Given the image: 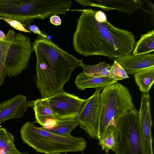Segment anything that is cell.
I'll return each instance as SVG.
<instances>
[{"instance_id": "cell-19", "label": "cell", "mask_w": 154, "mask_h": 154, "mask_svg": "<svg viewBox=\"0 0 154 154\" xmlns=\"http://www.w3.org/2000/svg\"><path fill=\"white\" fill-rule=\"evenodd\" d=\"M111 66L104 61L92 65L85 64L82 60L81 62V66L83 69V72L87 75L95 77H110L109 72Z\"/></svg>"}, {"instance_id": "cell-17", "label": "cell", "mask_w": 154, "mask_h": 154, "mask_svg": "<svg viewBox=\"0 0 154 154\" xmlns=\"http://www.w3.org/2000/svg\"><path fill=\"white\" fill-rule=\"evenodd\" d=\"M134 75L140 91L142 93H149L154 82V67L139 72Z\"/></svg>"}, {"instance_id": "cell-10", "label": "cell", "mask_w": 154, "mask_h": 154, "mask_svg": "<svg viewBox=\"0 0 154 154\" xmlns=\"http://www.w3.org/2000/svg\"><path fill=\"white\" fill-rule=\"evenodd\" d=\"M77 3L85 7L91 6L106 11L116 10L131 15L141 8L143 2L140 0H75Z\"/></svg>"}, {"instance_id": "cell-18", "label": "cell", "mask_w": 154, "mask_h": 154, "mask_svg": "<svg viewBox=\"0 0 154 154\" xmlns=\"http://www.w3.org/2000/svg\"><path fill=\"white\" fill-rule=\"evenodd\" d=\"M79 125L75 119L59 120L56 126L47 131L55 134L63 136H69L72 131Z\"/></svg>"}, {"instance_id": "cell-23", "label": "cell", "mask_w": 154, "mask_h": 154, "mask_svg": "<svg viewBox=\"0 0 154 154\" xmlns=\"http://www.w3.org/2000/svg\"><path fill=\"white\" fill-rule=\"evenodd\" d=\"M94 17L96 20L100 23H104L107 21L106 14L102 11H96Z\"/></svg>"}, {"instance_id": "cell-24", "label": "cell", "mask_w": 154, "mask_h": 154, "mask_svg": "<svg viewBox=\"0 0 154 154\" xmlns=\"http://www.w3.org/2000/svg\"><path fill=\"white\" fill-rule=\"evenodd\" d=\"M27 28L30 31L35 34L45 38L48 37L47 35L43 34L38 26L36 25H31L28 26Z\"/></svg>"}, {"instance_id": "cell-2", "label": "cell", "mask_w": 154, "mask_h": 154, "mask_svg": "<svg viewBox=\"0 0 154 154\" xmlns=\"http://www.w3.org/2000/svg\"><path fill=\"white\" fill-rule=\"evenodd\" d=\"M36 62L35 82L41 93H54L63 90L73 70L82 60L60 48L51 39L38 35L32 43Z\"/></svg>"}, {"instance_id": "cell-8", "label": "cell", "mask_w": 154, "mask_h": 154, "mask_svg": "<svg viewBox=\"0 0 154 154\" xmlns=\"http://www.w3.org/2000/svg\"><path fill=\"white\" fill-rule=\"evenodd\" d=\"M100 91L96 90L87 99L83 108L75 118L80 127L93 138H97L98 133Z\"/></svg>"}, {"instance_id": "cell-16", "label": "cell", "mask_w": 154, "mask_h": 154, "mask_svg": "<svg viewBox=\"0 0 154 154\" xmlns=\"http://www.w3.org/2000/svg\"><path fill=\"white\" fill-rule=\"evenodd\" d=\"M14 137L6 129L0 127V154H29L22 153L16 148Z\"/></svg>"}, {"instance_id": "cell-28", "label": "cell", "mask_w": 154, "mask_h": 154, "mask_svg": "<svg viewBox=\"0 0 154 154\" xmlns=\"http://www.w3.org/2000/svg\"><path fill=\"white\" fill-rule=\"evenodd\" d=\"M2 41V40H0V43Z\"/></svg>"}, {"instance_id": "cell-20", "label": "cell", "mask_w": 154, "mask_h": 154, "mask_svg": "<svg viewBox=\"0 0 154 154\" xmlns=\"http://www.w3.org/2000/svg\"><path fill=\"white\" fill-rule=\"evenodd\" d=\"M113 133V129L111 128L108 130L105 135L99 140V145L106 154L109 153L110 149L112 150L115 146V142Z\"/></svg>"}, {"instance_id": "cell-27", "label": "cell", "mask_w": 154, "mask_h": 154, "mask_svg": "<svg viewBox=\"0 0 154 154\" xmlns=\"http://www.w3.org/2000/svg\"><path fill=\"white\" fill-rule=\"evenodd\" d=\"M61 154L60 153H53V154Z\"/></svg>"}, {"instance_id": "cell-4", "label": "cell", "mask_w": 154, "mask_h": 154, "mask_svg": "<svg viewBox=\"0 0 154 154\" xmlns=\"http://www.w3.org/2000/svg\"><path fill=\"white\" fill-rule=\"evenodd\" d=\"M134 108L130 92L124 86L117 82L104 88L100 94L96 139L102 138L114 126L116 119Z\"/></svg>"}, {"instance_id": "cell-25", "label": "cell", "mask_w": 154, "mask_h": 154, "mask_svg": "<svg viewBox=\"0 0 154 154\" xmlns=\"http://www.w3.org/2000/svg\"><path fill=\"white\" fill-rule=\"evenodd\" d=\"M50 20L51 23L56 26L60 25L62 23L60 18L57 15L51 16L50 17Z\"/></svg>"}, {"instance_id": "cell-3", "label": "cell", "mask_w": 154, "mask_h": 154, "mask_svg": "<svg viewBox=\"0 0 154 154\" xmlns=\"http://www.w3.org/2000/svg\"><path fill=\"white\" fill-rule=\"evenodd\" d=\"M23 142L36 152L46 154L69 152H82L86 142L82 137L63 136L50 132L34 123H25L20 130Z\"/></svg>"}, {"instance_id": "cell-22", "label": "cell", "mask_w": 154, "mask_h": 154, "mask_svg": "<svg viewBox=\"0 0 154 154\" xmlns=\"http://www.w3.org/2000/svg\"><path fill=\"white\" fill-rule=\"evenodd\" d=\"M0 20L4 21L17 30L26 33H31V32L26 29L20 22L8 18L2 17H0Z\"/></svg>"}, {"instance_id": "cell-15", "label": "cell", "mask_w": 154, "mask_h": 154, "mask_svg": "<svg viewBox=\"0 0 154 154\" xmlns=\"http://www.w3.org/2000/svg\"><path fill=\"white\" fill-rule=\"evenodd\" d=\"M154 51V30L142 34L134 46L132 54L139 55L150 54Z\"/></svg>"}, {"instance_id": "cell-7", "label": "cell", "mask_w": 154, "mask_h": 154, "mask_svg": "<svg viewBox=\"0 0 154 154\" xmlns=\"http://www.w3.org/2000/svg\"><path fill=\"white\" fill-rule=\"evenodd\" d=\"M43 99L57 114L58 120L75 119L87 101L63 90Z\"/></svg>"}, {"instance_id": "cell-6", "label": "cell", "mask_w": 154, "mask_h": 154, "mask_svg": "<svg viewBox=\"0 0 154 154\" xmlns=\"http://www.w3.org/2000/svg\"><path fill=\"white\" fill-rule=\"evenodd\" d=\"M115 154H144L141 139L139 111L134 108L116 119L112 128Z\"/></svg>"}, {"instance_id": "cell-14", "label": "cell", "mask_w": 154, "mask_h": 154, "mask_svg": "<svg viewBox=\"0 0 154 154\" xmlns=\"http://www.w3.org/2000/svg\"><path fill=\"white\" fill-rule=\"evenodd\" d=\"M117 82L108 77L90 76L82 72L76 76L75 83L79 89L82 91L87 88H94L101 91L107 86Z\"/></svg>"}, {"instance_id": "cell-11", "label": "cell", "mask_w": 154, "mask_h": 154, "mask_svg": "<svg viewBox=\"0 0 154 154\" xmlns=\"http://www.w3.org/2000/svg\"><path fill=\"white\" fill-rule=\"evenodd\" d=\"M128 75H134L148 68L154 67V54L134 55L131 54L115 60Z\"/></svg>"}, {"instance_id": "cell-9", "label": "cell", "mask_w": 154, "mask_h": 154, "mask_svg": "<svg viewBox=\"0 0 154 154\" xmlns=\"http://www.w3.org/2000/svg\"><path fill=\"white\" fill-rule=\"evenodd\" d=\"M149 93L142 94L139 111L140 134L144 154H154L151 128L152 121Z\"/></svg>"}, {"instance_id": "cell-13", "label": "cell", "mask_w": 154, "mask_h": 154, "mask_svg": "<svg viewBox=\"0 0 154 154\" xmlns=\"http://www.w3.org/2000/svg\"><path fill=\"white\" fill-rule=\"evenodd\" d=\"M28 107L33 108L35 121L42 127L47 129L56 126L58 120L57 114L47 104L43 98L27 102Z\"/></svg>"}, {"instance_id": "cell-5", "label": "cell", "mask_w": 154, "mask_h": 154, "mask_svg": "<svg viewBox=\"0 0 154 154\" xmlns=\"http://www.w3.org/2000/svg\"><path fill=\"white\" fill-rule=\"evenodd\" d=\"M32 51L29 38L10 29L0 43V68L8 77L17 76L27 68Z\"/></svg>"}, {"instance_id": "cell-21", "label": "cell", "mask_w": 154, "mask_h": 154, "mask_svg": "<svg viewBox=\"0 0 154 154\" xmlns=\"http://www.w3.org/2000/svg\"><path fill=\"white\" fill-rule=\"evenodd\" d=\"M109 73L110 77L117 81L129 78L124 69L116 60L111 65Z\"/></svg>"}, {"instance_id": "cell-12", "label": "cell", "mask_w": 154, "mask_h": 154, "mask_svg": "<svg viewBox=\"0 0 154 154\" xmlns=\"http://www.w3.org/2000/svg\"><path fill=\"white\" fill-rule=\"evenodd\" d=\"M25 96L18 94L0 103V125L9 119L22 117L27 110Z\"/></svg>"}, {"instance_id": "cell-1", "label": "cell", "mask_w": 154, "mask_h": 154, "mask_svg": "<svg viewBox=\"0 0 154 154\" xmlns=\"http://www.w3.org/2000/svg\"><path fill=\"white\" fill-rule=\"evenodd\" d=\"M81 12L72 39L73 48L84 57L105 56L113 60L131 54L136 42L131 32L117 28L107 21L96 20L91 8L70 10Z\"/></svg>"}, {"instance_id": "cell-26", "label": "cell", "mask_w": 154, "mask_h": 154, "mask_svg": "<svg viewBox=\"0 0 154 154\" xmlns=\"http://www.w3.org/2000/svg\"><path fill=\"white\" fill-rule=\"evenodd\" d=\"M6 35L4 32L1 30H0V40H3L6 38Z\"/></svg>"}]
</instances>
